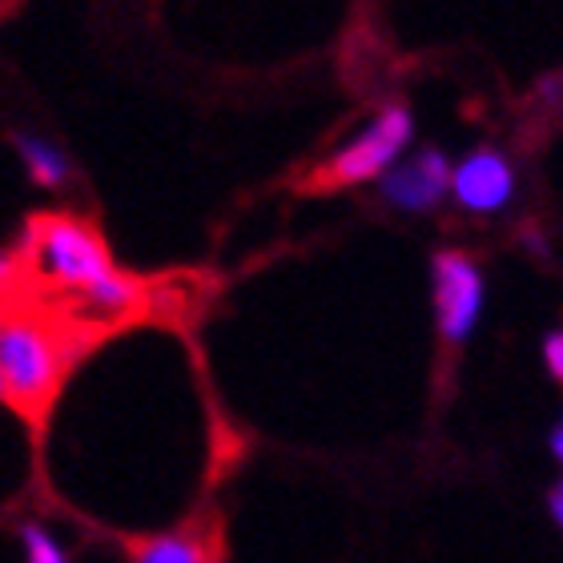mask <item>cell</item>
Masks as SVG:
<instances>
[{"instance_id":"1","label":"cell","mask_w":563,"mask_h":563,"mask_svg":"<svg viewBox=\"0 0 563 563\" xmlns=\"http://www.w3.org/2000/svg\"><path fill=\"white\" fill-rule=\"evenodd\" d=\"M33 258L36 271L48 282H57L60 290H73L89 298L101 290L109 278H118L113 254H109L106 238L97 234V225L57 213V218H41L33 225Z\"/></svg>"},{"instance_id":"2","label":"cell","mask_w":563,"mask_h":563,"mask_svg":"<svg viewBox=\"0 0 563 563\" xmlns=\"http://www.w3.org/2000/svg\"><path fill=\"white\" fill-rule=\"evenodd\" d=\"M415 141V118L407 106L378 109L363 130L351 133L327 162L314 169V186H363V181H383V177L402 162L407 145Z\"/></svg>"},{"instance_id":"3","label":"cell","mask_w":563,"mask_h":563,"mask_svg":"<svg viewBox=\"0 0 563 563\" xmlns=\"http://www.w3.org/2000/svg\"><path fill=\"white\" fill-rule=\"evenodd\" d=\"M65 371L60 339L36 327L33 318H0V375L9 383V399L36 411L57 390Z\"/></svg>"},{"instance_id":"4","label":"cell","mask_w":563,"mask_h":563,"mask_svg":"<svg viewBox=\"0 0 563 563\" xmlns=\"http://www.w3.org/2000/svg\"><path fill=\"white\" fill-rule=\"evenodd\" d=\"M431 294H434V322L451 346L467 342L475 334L487 306V282L483 271L467 254L459 250H443L431 262Z\"/></svg>"},{"instance_id":"5","label":"cell","mask_w":563,"mask_h":563,"mask_svg":"<svg viewBox=\"0 0 563 563\" xmlns=\"http://www.w3.org/2000/svg\"><path fill=\"white\" fill-rule=\"evenodd\" d=\"M451 169H455V165L446 162V153L427 145V150L402 157V162L378 181V194H383V201H387L390 210L431 213L434 206L451 194Z\"/></svg>"},{"instance_id":"6","label":"cell","mask_w":563,"mask_h":563,"mask_svg":"<svg viewBox=\"0 0 563 563\" xmlns=\"http://www.w3.org/2000/svg\"><path fill=\"white\" fill-rule=\"evenodd\" d=\"M451 198L467 213H499L516 198V165L504 153L483 145L451 169Z\"/></svg>"},{"instance_id":"7","label":"cell","mask_w":563,"mask_h":563,"mask_svg":"<svg viewBox=\"0 0 563 563\" xmlns=\"http://www.w3.org/2000/svg\"><path fill=\"white\" fill-rule=\"evenodd\" d=\"M12 150L21 153L24 169L41 189H65L73 181L69 153L60 150L57 141H45L36 133H12Z\"/></svg>"},{"instance_id":"8","label":"cell","mask_w":563,"mask_h":563,"mask_svg":"<svg viewBox=\"0 0 563 563\" xmlns=\"http://www.w3.org/2000/svg\"><path fill=\"white\" fill-rule=\"evenodd\" d=\"M133 563H210V552L201 548V540L169 531V536H150L133 548Z\"/></svg>"},{"instance_id":"9","label":"cell","mask_w":563,"mask_h":563,"mask_svg":"<svg viewBox=\"0 0 563 563\" xmlns=\"http://www.w3.org/2000/svg\"><path fill=\"white\" fill-rule=\"evenodd\" d=\"M16 536H21L24 560L29 563H69V552H65L57 536L48 528H41V523H21Z\"/></svg>"},{"instance_id":"10","label":"cell","mask_w":563,"mask_h":563,"mask_svg":"<svg viewBox=\"0 0 563 563\" xmlns=\"http://www.w3.org/2000/svg\"><path fill=\"white\" fill-rule=\"evenodd\" d=\"M543 363H548V371L555 378H563V330L548 334V342H543Z\"/></svg>"},{"instance_id":"11","label":"cell","mask_w":563,"mask_h":563,"mask_svg":"<svg viewBox=\"0 0 563 563\" xmlns=\"http://www.w3.org/2000/svg\"><path fill=\"white\" fill-rule=\"evenodd\" d=\"M16 271H21V266H16V258H12V254H0V294H4L12 286Z\"/></svg>"},{"instance_id":"12","label":"cell","mask_w":563,"mask_h":563,"mask_svg":"<svg viewBox=\"0 0 563 563\" xmlns=\"http://www.w3.org/2000/svg\"><path fill=\"white\" fill-rule=\"evenodd\" d=\"M548 507H552L555 523H560V531H563V479L555 483V492H552V499H548Z\"/></svg>"},{"instance_id":"13","label":"cell","mask_w":563,"mask_h":563,"mask_svg":"<svg viewBox=\"0 0 563 563\" xmlns=\"http://www.w3.org/2000/svg\"><path fill=\"white\" fill-rule=\"evenodd\" d=\"M548 446H552L555 463H563V419L555 422V431H552V439H548Z\"/></svg>"},{"instance_id":"14","label":"cell","mask_w":563,"mask_h":563,"mask_svg":"<svg viewBox=\"0 0 563 563\" xmlns=\"http://www.w3.org/2000/svg\"><path fill=\"white\" fill-rule=\"evenodd\" d=\"M0 399H9V383H4V375H0Z\"/></svg>"}]
</instances>
